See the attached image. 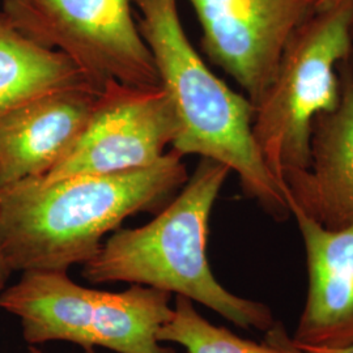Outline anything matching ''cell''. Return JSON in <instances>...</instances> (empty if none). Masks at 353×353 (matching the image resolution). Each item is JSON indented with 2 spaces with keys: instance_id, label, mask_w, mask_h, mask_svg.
<instances>
[{
  "instance_id": "obj_1",
  "label": "cell",
  "mask_w": 353,
  "mask_h": 353,
  "mask_svg": "<svg viewBox=\"0 0 353 353\" xmlns=\"http://www.w3.org/2000/svg\"><path fill=\"white\" fill-rule=\"evenodd\" d=\"M182 154L117 174L41 176L0 191L1 246L11 271H67L85 265L127 217L154 212L188 182Z\"/></svg>"
},
{
  "instance_id": "obj_2",
  "label": "cell",
  "mask_w": 353,
  "mask_h": 353,
  "mask_svg": "<svg viewBox=\"0 0 353 353\" xmlns=\"http://www.w3.org/2000/svg\"><path fill=\"white\" fill-rule=\"evenodd\" d=\"M160 85L176 112L179 132L172 150L225 165L246 196L278 220L290 216L283 185L271 173L254 138L255 106L203 62L182 26L176 0H132Z\"/></svg>"
},
{
  "instance_id": "obj_3",
  "label": "cell",
  "mask_w": 353,
  "mask_h": 353,
  "mask_svg": "<svg viewBox=\"0 0 353 353\" xmlns=\"http://www.w3.org/2000/svg\"><path fill=\"white\" fill-rule=\"evenodd\" d=\"M230 169L202 159L176 198L151 223L119 229L84 265L90 283L125 281L202 303L241 328L267 332L276 323L268 306L225 290L207 256L208 224Z\"/></svg>"
},
{
  "instance_id": "obj_4",
  "label": "cell",
  "mask_w": 353,
  "mask_h": 353,
  "mask_svg": "<svg viewBox=\"0 0 353 353\" xmlns=\"http://www.w3.org/2000/svg\"><path fill=\"white\" fill-rule=\"evenodd\" d=\"M352 21L353 0L316 11L290 39L276 75L255 106L254 138L280 183L307 168L316 117L339 105V65L350 52Z\"/></svg>"
},
{
  "instance_id": "obj_5",
  "label": "cell",
  "mask_w": 353,
  "mask_h": 353,
  "mask_svg": "<svg viewBox=\"0 0 353 353\" xmlns=\"http://www.w3.org/2000/svg\"><path fill=\"white\" fill-rule=\"evenodd\" d=\"M14 26L61 51L94 84L159 87L151 50L135 23L132 0H1Z\"/></svg>"
},
{
  "instance_id": "obj_6",
  "label": "cell",
  "mask_w": 353,
  "mask_h": 353,
  "mask_svg": "<svg viewBox=\"0 0 353 353\" xmlns=\"http://www.w3.org/2000/svg\"><path fill=\"white\" fill-rule=\"evenodd\" d=\"M179 132L173 103L161 85L131 87L108 81L74 148L46 176L117 174L163 160Z\"/></svg>"
},
{
  "instance_id": "obj_7",
  "label": "cell",
  "mask_w": 353,
  "mask_h": 353,
  "mask_svg": "<svg viewBox=\"0 0 353 353\" xmlns=\"http://www.w3.org/2000/svg\"><path fill=\"white\" fill-rule=\"evenodd\" d=\"M202 26V48L256 106L278 72L294 33L319 0H189Z\"/></svg>"
},
{
  "instance_id": "obj_8",
  "label": "cell",
  "mask_w": 353,
  "mask_h": 353,
  "mask_svg": "<svg viewBox=\"0 0 353 353\" xmlns=\"http://www.w3.org/2000/svg\"><path fill=\"white\" fill-rule=\"evenodd\" d=\"M101 89H58L0 117V191L46 176L71 152Z\"/></svg>"
},
{
  "instance_id": "obj_9",
  "label": "cell",
  "mask_w": 353,
  "mask_h": 353,
  "mask_svg": "<svg viewBox=\"0 0 353 353\" xmlns=\"http://www.w3.org/2000/svg\"><path fill=\"white\" fill-rule=\"evenodd\" d=\"M290 211L307 267L306 301L290 341L296 347L353 345V223L327 229L294 207Z\"/></svg>"
},
{
  "instance_id": "obj_10",
  "label": "cell",
  "mask_w": 353,
  "mask_h": 353,
  "mask_svg": "<svg viewBox=\"0 0 353 353\" xmlns=\"http://www.w3.org/2000/svg\"><path fill=\"white\" fill-rule=\"evenodd\" d=\"M339 76L341 101L316 117L307 168L281 181L290 208L327 229L353 223V80L344 62Z\"/></svg>"
},
{
  "instance_id": "obj_11",
  "label": "cell",
  "mask_w": 353,
  "mask_h": 353,
  "mask_svg": "<svg viewBox=\"0 0 353 353\" xmlns=\"http://www.w3.org/2000/svg\"><path fill=\"white\" fill-rule=\"evenodd\" d=\"M99 290L76 284L67 271H24L19 283L1 290L0 307L21 322L30 344L68 341L94 347L92 323Z\"/></svg>"
},
{
  "instance_id": "obj_12",
  "label": "cell",
  "mask_w": 353,
  "mask_h": 353,
  "mask_svg": "<svg viewBox=\"0 0 353 353\" xmlns=\"http://www.w3.org/2000/svg\"><path fill=\"white\" fill-rule=\"evenodd\" d=\"M83 85L101 89L65 54L38 45L0 12V117L45 93Z\"/></svg>"
},
{
  "instance_id": "obj_13",
  "label": "cell",
  "mask_w": 353,
  "mask_h": 353,
  "mask_svg": "<svg viewBox=\"0 0 353 353\" xmlns=\"http://www.w3.org/2000/svg\"><path fill=\"white\" fill-rule=\"evenodd\" d=\"M170 296L168 290L140 284L123 292L99 290L92 323L94 347L118 353H173L157 339L173 316Z\"/></svg>"
},
{
  "instance_id": "obj_14",
  "label": "cell",
  "mask_w": 353,
  "mask_h": 353,
  "mask_svg": "<svg viewBox=\"0 0 353 353\" xmlns=\"http://www.w3.org/2000/svg\"><path fill=\"white\" fill-rule=\"evenodd\" d=\"M172 319L160 330V343H176L188 353H281L272 345L245 341L203 318L192 301L176 294Z\"/></svg>"
},
{
  "instance_id": "obj_15",
  "label": "cell",
  "mask_w": 353,
  "mask_h": 353,
  "mask_svg": "<svg viewBox=\"0 0 353 353\" xmlns=\"http://www.w3.org/2000/svg\"><path fill=\"white\" fill-rule=\"evenodd\" d=\"M265 343L276 348L281 353H303L290 341V336L287 334L285 328L281 325L275 323L272 328L265 332Z\"/></svg>"
},
{
  "instance_id": "obj_16",
  "label": "cell",
  "mask_w": 353,
  "mask_h": 353,
  "mask_svg": "<svg viewBox=\"0 0 353 353\" xmlns=\"http://www.w3.org/2000/svg\"><path fill=\"white\" fill-rule=\"evenodd\" d=\"M11 270L7 265V261H6V256H4V252H3V246H1V234H0V292L4 290L6 287V283L11 275Z\"/></svg>"
},
{
  "instance_id": "obj_17",
  "label": "cell",
  "mask_w": 353,
  "mask_h": 353,
  "mask_svg": "<svg viewBox=\"0 0 353 353\" xmlns=\"http://www.w3.org/2000/svg\"><path fill=\"white\" fill-rule=\"evenodd\" d=\"M297 348L303 353H353V345L343 347V348H321V347H297Z\"/></svg>"
},
{
  "instance_id": "obj_18",
  "label": "cell",
  "mask_w": 353,
  "mask_h": 353,
  "mask_svg": "<svg viewBox=\"0 0 353 353\" xmlns=\"http://www.w3.org/2000/svg\"><path fill=\"white\" fill-rule=\"evenodd\" d=\"M350 37H351V42H350V52H348V57L345 58L344 63L347 65L350 74L352 76L353 80V21L352 26H351V33H350Z\"/></svg>"
},
{
  "instance_id": "obj_19",
  "label": "cell",
  "mask_w": 353,
  "mask_h": 353,
  "mask_svg": "<svg viewBox=\"0 0 353 353\" xmlns=\"http://www.w3.org/2000/svg\"><path fill=\"white\" fill-rule=\"evenodd\" d=\"M344 0H319L318 3V7H316V11H321V10H326V8H331L336 4H339Z\"/></svg>"
},
{
  "instance_id": "obj_20",
  "label": "cell",
  "mask_w": 353,
  "mask_h": 353,
  "mask_svg": "<svg viewBox=\"0 0 353 353\" xmlns=\"http://www.w3.org/2000/svg\"><path fill=\"white\" fill-rule=\"evenodd\" d=\"M29 353H45V352H42V351H41V350H38V348H36V347H33V345H32V347H29Z\"/></svg>"
},
{
  "instance_id": "obj_21",
  "label": "cell",
  "mask_w": 353,
  "mask_h": 353,
  "mask_svg": "<svg viewBox=\"0 0 353 353\" xmlns=\"http://www.w3.org/2000/svg\"><path fill=\"white\" fill-rule=\"evenodd\" d=\"M85 353H96V352H94V351H93V348H92V350H87V351H85Z\"/></svg>"
}]
</instances>
